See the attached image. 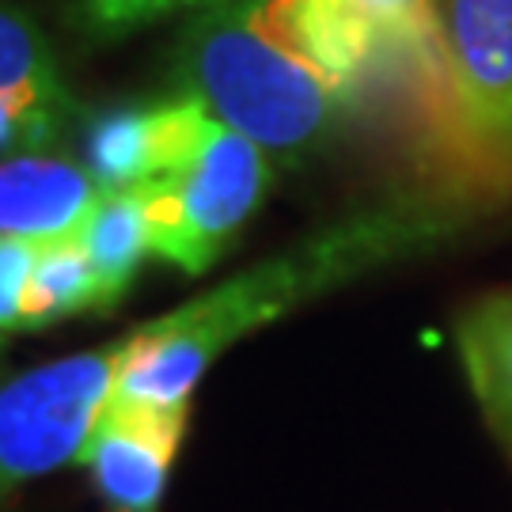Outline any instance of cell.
I'll list each match as a JSON object with an SVG mask.
<instances>
[{"label":"cell","instance_id":"cell-4","mask_svg":"<svg viewBox=\"0 0 512 512\" xmlns=\"http://www.w3.org/2000/svg\"><path fill=\"white\" fill-rule=\"evenodd\" d=\"M129 349L126 334L110 346L69 353L0 380V501L35 478L80 463Z\"/></svg>","mask_w":512,"mask_h":512},{"label":"cell","instance_id":"cell-11","mask_svg":"<svg viewBox=\"0 0 512 512\" xmlns=\"http://www.w3.org/2000/svg\"><path fill=\"white\" fill-rule=\"evenodd\" d=\"M167 145V99L103 114L88 133V171L103 194H129L156 179Z\"/></svg>","mask_w":512,"mask_h":512},{"label":"cell","instance_id":"cell-2","mask_svg":"<svg viewBox=\"0 0 512 512\" xmlns=\"http://www.w3.org/2000/svg\"><path fill=\"white\" fill-rule=\"evenodd\" d=\"M179 76L220 122L293 164L327 141L368 65L319 0H213L186 27Z\"/></svg>","mask_w":512,"mask_h":512},{"label":"cell","instance_id":"cell-9","mask_svg":"<svg viewBox=\"0 0 512 512\" xmlns=\"http://www.w3.org/2000/svg\"><path fill=\"white\" fill-rule=\"evenodd\" d=\"M456 349L478 414L512 463V285L478 296L459 315Z\"/></svg>","mask_w":512,"mask_h":512},{"label":"cell","instance_id":"cell-1","mask_svg":"<svg viewBox=\"0 0 512 512\" xmlns=\"http://www.w3.org/2000/svg\"><path fill=\"white\" fill-rule=\"evenodd\" d=\"M463 220L456 202L433 194H395L330 220L289 251L262 258L198 300L133 330V349L110 399L190 410L198 380L228 346L349 281L433 251L456 236Z\"/></svg>","mask_w":512,"mask_h":512},{"label":"cell","instance_id":"cell-3","mask_svg":"<svg viewBox=\"0 0 512 512\" xmlns=\"http://www.w3.org/2000/svg\"><path fill=\"white\" fill-rule=\"evenodd\" d=\"M274 186V156L194 95L171 99L160 171L141 186L152 255L202 277Z\"/></svg>","mask_w":512,"mask_h":512},{"label":"cell","instance_id":"cell-10","mask_svg":"<svg viewBox=\"0 0 512 512\" xmlns=\"http://www.w3.org/2000/svg\"><path fill=\"white\" fill-rule=\"evenodd\" d=\"M342 19L372 54V69H406V73L448 95L444 65L437 50L433 0H330ZM452 99V95H448Z\"/></svg>","mask_w":512,"mask_h":512},{"label":"cell","instance_id":"cell-15","mask_svg":"<svg viewBox=\"0 0 512 512\" xmlns=\"http://www.w3.org/2000/svg\"><path fill=\"white\" fill-rule=\"evenodd\" d=\"M213 0H76L80 16L92 23L95 31H107V35H122L133 27H145L164 16L186 12V8H205Z\"/></svg>","mask_w":512,"mask_h":512},{"label":"cell","instance_id":"cell-12","mask_svg":"<svg viewBox=\"0 0 512 512\" xmlns=\"http://www.w3.org/2000/svg\"><path fill=\"white\" fill-rule=\"evenodd\" d=\"M76 239H80L84 255L92 262L95 285H99V315H107L122 304V296L137 281L145 258L152 255L141 194L137 190L103 194Z\"/></svg>","mask_w":512,"mask_h":512},{"label":"cell","instance_id":"cell-6","mask_svg":"<svg viewBox=\"0 0 512 512\" xmlns=\"http://www.w3.org/2000/svg\"><path fill=\"white\" fill-rule=\"evenodd\" d=\"M190 410L110 399L80 452L107 512H160Z\"/></svg>","mask_w":512,"mask_h":512},{"label":"cell","instance_id":"cell-16","mask_svg":"<svg viewBox=\"0 0 512 512\" xmlns=\"http://www.w3.org/2000/svg\"><path fill=\"white\" fill-rule=\"evenodd\" d=\"M4 342H8V338H0V349H4Z\"/></svg>","mask_w":512,"mask_h":512},{"label":"cell","instance_id":"cell-14","mask_svg":"<svg viewBox=\"0 0 512 512\" xmlns=\"http://www.w3.org/2000/svg\"><path fill=\"white\" fill-rule=\"evenodd\" d=\"M35 258L38 243L0 236V338L27 330V285Z\"/></svg>","mask_w":512,"mask_h":512},{"label":"cell","instance_id":"cell-5","mask_svg":"<svg viewBox=\"0 0 512 512\" xmlns=\"http://www.w3.org/2000/svg\"><path fill=\"white\" fill-rule=\"evenodd\" d=\"M433 23L459 137L512 167V0H433Z\"/></svg>","mask_w":512,"mask_h":512},{"label":"cell","instance_id":"cell-13","mask_svg":"<svg viewBox=\"0 0 512 512\" xmlns=\"http://www.w3.org/2000/svg\"><path fill=\"white\" fill-rule=\"evenodd\" d=\"M84 311H99V285L80 239L38 247L27 285V330H46Z\"/></svg>","mask_w":512,"mask_h":512},{"label":"cell","instance_id":"cell-7","mask_svg":"<svg viewBox=\"0 0 512 512\" xmlns=\"http://www.w3.org/2000/svg\"><path fill=\"white\" fill-rule=\"evenodd\" d=\"M73 118V92L42 27L0 0V160L50 148Z\"/></svg>","mask_w":512,"mask_h":512},{"label":"cell","instance_id":"cell-8","mask_svg":"<svg viewBox=\"0 0 512 512\" xmlns=\"http://www.w3.org/2000/svg\"><path fill=\"white\" fill-rule=\"evenodd\" d=\"M103 190L88 167L57 156L23 152L0 160V236L27 243L76 239Z\"/></svg>","mask_w":512,"mask_h":512}]
</instances>
